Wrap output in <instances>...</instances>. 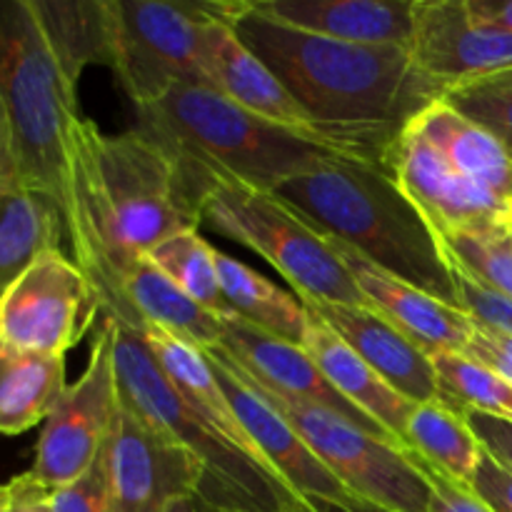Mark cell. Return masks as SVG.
I'll list each match as a JSON object with an SVG mask.
<instances>
[{"mask_svg":"<svg viewBox=\"0 0 512 512\" xmlns=\"http://www.w3.org/2000/svg\"><path fill=\"white\" fill-rule=\"evenodd\" d=\"M240 40L273 70L330 145L388 168L405 128L448 88L393 45L323 38L265 18L248 0L218 3Z\"/></svg>","mask_w":512,"mask_h":512,"instance_id":"cell-1","label":"cell"},{"mask_svg":"<svg viewBox=\"0 0 512 512\" xmlns=\"http://www.w3.org/2000/svg\"><path fill=\"white\" fill-rule=\"evenodd\" d=\"M198 225V198L158 140L138 125L108 135L85 118L75 123L65 233L103 318L115 320L123 310L120 283L135 260Z\"/></svg>","mask_w":512,"mask_h":512,"instance_id":"cell-2","label":"cell"},{"mask_svg":"<svg viewBox=\"0 0 512 512\" xmlns=\"http://www.w3.org/2000/svg\"><path fill=\"white\" fill-rule=\"evenodd\" d=\"M273 193L375 268L460 308L455 270L438 233L388 168L335 155L285 178Z\"/></svg>","mask_w":512,"mask_h":512,"instance_id":"cell-3","label":"cell"},{"mask_svg":"<svg viewBox=\"0 0 512 512\" xmlns=\"http://www.w3.org/2000/svg\"><path fill=\"white\" fill-rule=\"evenodd\" d=\"M108 320V318H105ZM120 400L200 463L195 503L218 512H298L305 503L268 460L238 448L180 393L138 330L110 320Z\"/></svg>","mask_w":512,"mask_h":512,"instance_id":"cell-4","label":"cell"},{"mask_svg":"<svg viewBox=\"0 0 512 512\" xmlns=\"http://www.w3.org/2000/svg\"><path fill=\"white\" fill-rule=\"evenodd\" d=\"M0 108L20 183L48 195L65 218L78 80L60 63L33 0H0Z\"/></svg>","mask_w":512,"mask_h":512,"instance_id":"cell-5","label":"cell"},{"mask_svg":"<svg viewBox=\"0 0 512 512\" xmlns=\"http://www.w3.org/2000/svg\"><path fill=\"white\" fill-rule=\"evenodd\" d=\"M175 160L200 203V223L263 255L293 285L303 303L368 305L333 240L273 190L208 163L180 155Z\"/></svg>","mask_w":512,"mask_h":512,"instance_id":"cell-6","label":"cell"},{"mask_svg":"<svg viewBox=\"0 0 512 512\" xmlns=\"http://www.w3.org/2000/svg\"><path fill=\"white\" fill-rule=\"evenodd\" d=\"M138 128L180 158L208 163L273 190L290 175L345 155L308 135L265 123L210 85H173L155 103L135 108Z\"/></svg>","mask_w":512,"mask_h":512,"instance_id":"cell-7","label":"cell"},{"mask_svg":"<svg viewBox=\"0 0 512 512\" xmlns=\"http://www.w3.org/2000/svg\"><path fill=\"white\" fill-rule=\"evenodd\" d=\"M215 0H108L110 65L135 108L155 103L173 85L205 78V33Z\"/></svg>","mask_w":512,"mask_h":512,"instance_id":"cell-8","label":"cell"},{"mask_svg":"<svg viewBox=\"0 0 512 512\" xmlns=\"http://www.w3.org/2000/svg\"><path fill=\"white\" fill-rule=\"evenodd\" d=\"M260 393L288 418L305 445L350 490V495L390 512H428V478L400 445L375 438L353 420L320 405L285 400L265 390Z\"/></svg>","mask_w":512,"mask_h":512,"instance_id":"cell-9","label":"cell"},{"mask_svg":"<svg viewBox=\"0 0 512 512\" xmlns=\"http://www.w3.org/2000/svg\"><path fill=\"white\" fill-rule=\"evenodd\" d=\"M120 408V388L113 360V328L103 318L88 368L78 383L68 385L53 413L45 418L35 445L30 473L50 490L78 480L103 453Z\"/></svg>","mask_w":512,"mask_h":512,"instance_id":"cell-10","label":"cell"},{"mask_svg":"<svg viewBox=\"0 0 512 512\" xmlns=\"http://www.w3.org/2000/svg\"><path fill=\"white\" fill-rule=\"evenodd\" d=\"M98 315L100 303L88 275L63 250H53L0 295V343L65 358Z\"/></svg>","mask_w":512,"mask_h":512,"instance_id":"cell-11","label":"cell"},{"mask_svg":"<svg viewBox=\"0 0 512 512\" xmlns=\"http://www.w3.org/2000/svg\"><path fill=\"white\" fill-rule=\"evenodd\" d=\"M113 512H168L173 503L195 498L203 470L183 448L155 430L120 400L105 443Z\"/></svg>","mask_w":512,"mask_h":512,"instance_id":"cell-12","label":"cell"},{"mask_svg":"<svg viewBox=\"0 0 512 512\" xmlns=\"http://www.w3.org/2000/svg\"><path fill=\"white\" fill-rule=\"evenodd\" d=\"M388 170L438 235L480 233L512 220L510 203L450 168L448 160L413 123L395 140L388 155Z\"/></svg>","mask_w":512,"mask_h":512,"instance_id":"cell-13","label":"cell"},{"mask_svg":"<svg viewBox=\"0 0 512 512\" xmlns=\"http://www.w3.org/2000/svg\"><path fill=\"white\" fill-rule=\"evenodd\" d=\"M208 360L215 370L220 388L240 425L258 448V453L278 470L280 478L308 505H350L358 500L350 490L320 463L318 455L305 445L298 430L283 413L250 383L243 370L220 348L208 350Z\"/></svg>","mask_w":512,"mask_h":512,"instance_id":"cell-14","label":"cell"},{"mask_svg":"<svg viewBox=\"0 0 512 512\" xmlns=\"http://www.w3.org/2000/svg\"><path fill=\"white\" fill-rule=\"evenodd\" d=\"M410 53L450 90L512 70V30L475 20L465 0H415Z\"/></svg>","mask_w":512,"mask_h":512,"instance_id":"cell-15","label":"cell"},{"mask_svg":"<svg viewBox=\"0 0 512 512\" xmlns=\"http://www.w3.org/2000/svg\"><path fill=\"white\" fill-rule=\"evenodd\" d=\"M218 348L223 353H228L235 360V365L260 390H265V393L278 395V398L285 400H298V403H313L320 405V408H328L333 413L343 415V418L353 420L355 425L368 430L375 438L395 443L378 423H373L363 410L348 403L328 383V378L320 373V368L315 365V360L310 358L303 345L273 338V335L238 320L235 315H225L223 338H220Z\"/></svg>","mask_w":512,"mask_h":512,"instance_id":"cell-16","label":"cell"},{"mask_svg":"<svg viewBox=\"0 0 512 512\" xmlns=\"http://www.w3.org/2000/svg\"><path fill=\"white\" fill-rule=\"evenodd\" d=\"M205 78L210 88L223 93L248 113L258 115L265 123L308 135L338 150L323 138L310 115L280 83L278 75L235 35L228 20L220 15L218 0H215V18L210 20L208 33H205Z\"/></svg>","mask_w":512,"mask_h":512,"instance_id":"cell-17","label":"cell"},{"mask_svg":"<svg viewBox=\"0 0 512 512\" xmlns=\"http://www.w3.org/2000/svg\"><path fill=\"white\" fill-rule=\"evenodd\" d=\"M333 245L358 283L365 303L378 310L385 320H390L423 353L433 358V355L468 350L475 333V320L463 308L443 303L425 290L393 278L338 240H333Z\"/></svg>","mask_w":512,"mask_h":512,"instance_id":"cell-18","label":"cell"},{"mask_svg":"<svg viewBox=\"0 0 512 512\" xmlns=\"http://www.w3.org/2000/svg\"><path fill=\"white\" fill-rule=\"evenodd\" d=\"M318 313L395 393L410 403H448L433 358L370 305L305 303Z\"/></svg>","mask_w":512,"mask_h":512,"instance_id":"cell-19","label":"cell"},{"mask_svg":"<svg viewBox=\"0 0 512 512\" xmlns=\"http://www.w3.org/2000/svg\"><path fill=\"white\" fill-rule=\"evenodd\" d=\"M290 28L358 45L413 48L415 0H250Z\"/></svg>","mask_w":512,"mask_h":512,"instance_id":"cell-20","label":"cell"},{"mask_svg":"<svg viewBox=\"0 0 512 512\" xmlns=\"http://www.w3.org/2000/svg\"><path fill=\"white\" fill-rule=\"evenodd\" d=\"M123 310L115 323L145 333L155 328L195 350L218 348L225 315L213 313L173 283L153 260H135L120 283ZM110 320V318H108Z\"/></svg>","mask_w":512,"mask_h":512,"instance_id":"cell-21","label":"cell"},{"mask_svg":"<svg viewBox=\"0 0 512 512\" xmlns=\"http://www.w3.org/2000/svg\"><path fill=\"white\" fill-rule=\"evenodd\" d=\"M305 310H308V325H305L303 348L315 360L320 373L348 403L363 410L405 450V425L415 403L395 393L318 313H313L308 305Z\"/></svg>","mask_w":512,"mask_h":512,"instance_id":"cell-22","label":"cell"},{"mask_svg":"<svg viewBox=\"0 0 512 512\" xmlns=\"http://www.w3.org/2000/svg\"><path fill=\"white\" fill-rule=\"evenodd\" d=\"M415 130L473 183L483 185L512 205V155L493 133L438 100L413 120Z\"/></svg>","mask_w":512,"mask_h":512,"instance_id":"cell-23","label":"cell"},{"mask_svg":"<svg viewBox=\"0 0 512 512\" xmlns=\"http://www.w3.org/2000/svg\"><path fill=\"white\" fill-rule=\"evenodd\" d=\"M65 218L48 195L30 188L0 193V295L38 258L63 250Z\"/></svg>","mask_w":512,"mask_h":512,"instance_id":"cell-24","label":"cell"},{"mask_svg":"<svg viewBox=\"0 0 512 512\" xmlns=\"http://www.w3.org/2000/svg\"><path fill=\"white\" fill-rule=\"evenodd\" d=\"M63 355H43L0 343V433L18 435L45 423L65 393Z\"/></svg>","mask_w":512,"mask_h":512,"instance_id":"cell-25","label":"cell"},{"mask_svg":"<svg viewBox=\"0 0 512 512\" xmlns=\"http://www.w3.org/2000/svg\"><path fill=\"white\" fill-rule=\"evenodd\" d=\"M218 278L228 315H235L238 320L273 335V338L303 345L308 310L298 295L278 288L273 280L255 273L253 268L220 253V250Z\"/></svg>","mask_w":512,"mask_h":512,"instance_id":"cell-26","label":"cell"},{"mask_svg":"<svg viewBox=\"0 0 512 512\" xmlns=\"http://www.w3.org/2000/svg\"><path fill=\"white\" fill-rule=\"evenodd\" d=\"M405 453L458 483L470 485L483 458V445L468 425L465 410L448 403H420L405 425Z\"/></svg>","mask_w":512,"mask_h":512,"instance_id":"cell-27","label":"cell"},{"mask_svg":"<svg viewBox=\"0 0 512 512\" xmlns=\"http://www.w3.org/2000/svg\"><path fill=\"white\" fill-rule=\"evenodd\" d=\"M38 18L75 80L88 65H110V20L108 0H33Z\"/></svg>","mask_w":512,"mask_h":512,"instance_id":"cell-28","label":"cell"},{"mask_svg":"<svg viewBox=\"0 0 512 512\" xmlns=\"http://www.w3.org/2000/svg\"><path fill=\"white\" fill-rule=\"evenodd\" d=\"M148 258L190 298L198 300L213 313L228 315L223 305V293H220L218 250L205 243L198 228L183 230V233L163 240L158 248L150 250Z\"/></svg>","mask_w":512,"mask_h":512,"instance_id":"cell-29","label":"cell"},{"mask_svg":"<svg viewBox=\"0 0 512 512\" xmlns=\"http://www.w3.org/2000/svg\"><path fill=\"white\" fill-rule=\"evenodd\" d=\"M440 385L460 410H478L512 423V383L463 353L433 355Z\"/></svg>","mask_w":512,"mask_h":512,"instance_id":"cell-30","label":"cell"},{"mask_svg":"<svg viewBox=\"0 0 512 512\" xmlns=\"http://www.w3.org/2000/svg\"><path fill=\"white\" fill-rule=\"evenodd\" d=\"M438 238L455 270L512 303V238L508 225L480 233H443Z\"/></svg>","mask_w":512,"mask_h":512,"instance_id":"cell-31","label":"cell"},{"mask_svg":"<svg viewBox=\"0 0 512 512\" xmlns=\"http://www.w3.org/2000/svg\"><path fill=\"white\" fill-rule=\"evenodd\" d=\"M443 100L480 128L493 133L512 155V85L478 80V83L450 88Z\"/></svg>","mask_w":512,"mask_h":512,"instance_id":"cell-32","label":"cell"},{"mask_svg":"<svg viewBox=\"0 0 512 512\" xmlns=\"http://www.w3.org/2000/svg\"><path fill=\"white\" fill-rule=\"evenodd\" d=\"M53 512H113L105 448L78 480L53 490Z\"/></svg>","mask_w":512,"mask_h":512,"instance_id":"cell-33","label":"cell"},{"mask_svg":"<svg viewBox=\"0 0 512 512\" xmlns=\"http://www.w3.org/2000/svg\"><path fill=\"white\" fill-rule=\"evenodd\" d=\"M455 270V268H453ZM455 283H458V303L470 318L483 328L495 333L510 335L512 338V303L500 298L493 290H485L465 273L455 270Z\"/></svg>","mask_w":512,"mask_h":512,"instance_id":"cell-34","label":"cell"},{"mask_svg":"<svg viewBox=\"0 0 512 512\" xmlns=\"http://www.w3.org/2000/svg\"><path fill=\"white\" fill-rule=\"evenodd\" d=\"M410 458H413V463L423 470V475L430 483L428 512H493L478 495H475V490L470 488V485L458 483V480L438 473V470L425 465L423 460L415 458V455H410Z\"/></svg>","mask_w":512,"mask_h":512,"instance_id":"cell-35","label":"cell"},{"mask_svg":"<svg viewBox=\"0 0 512 512\" xmlns=\"http://www.w3.org/2000/svg\"><path fill=\"white\" fill-rule=\"evenodd\" d=\"M470 488L493 512H512V470L483 450Z\"/></svg>","mask_w":512,"mask_h":512,"instance_id":"cell-36","label":"cell"},{"mask_svg":"<svg viewBox=\"0 0 512 512\" xmlns=\"http://www.w3.org/2000/svg\"><path fill=\"white\" fill-rule=\"evenodd\" d=\"M463 355L473 358L475 363L488 365L490 370L500 373L512 383V338L510 335L495 333V330L483 328L475 323L473 340Z\"/></svg>","mask_w":512,"mask_h":512,"instance_id":"cell-37","label":"cell"},{"mask_svg":"<svg viewBox=\"0 0 512 512\" xmlns=\"http://www.w3.org/2000/svg\"><path fill=\"white\" fill-rule=\"evenodd\" d=\"M465 418H468V425L473 428L483 450H488L495 460H500L505 468L512 470V423L478 413V410H465Z\"/></svg>","mask_w":512,"mask_h":512,"instance_id":"cell-38","label":"cell"},{"mask_svg":"<svg viewBox=\"0 0 512 512\" xmlns=\"http://www.w3.org/2000/svg\"><path fill=\"white\" fill-rule=\"evenodd\" d=\"M5 485H8V512H53V490L45 488L30 470Z\"/></svg>","mask_w":512,"mask_h":512,"instance_id":"cell-39","label":"cell"},{"mask_svg":"<svg viewBox=\"0 0 512 512\" xmlns=\"http://www.w3.org/2000/svg\"><path fill=\"white\" fill-rule=\"evenodd\" d=\"M23 188L18 173V163H15L13 140H10L8 120H5L3 108H0V193H10V190Z\"/></svg>","mask_w":512,"mask_h":512,"instance_id":"cell-40","label":"cell"},{"mask_svg":"<svg viewBox=\"0 0 512 512\" xmlns=\"http://www.w3.org/2000/svg\"><path fill=\"white\" fill-rule=\"evenodd\" d=\"M475 20L512 30V0H465Z\"/></svg>","mask_w":512,"mask_h":512,"instance_id":"cell-41","label":"cell"},{"mask_svg":"<svg viewBox=\"0 0 512 512\" xmlns=\"http://www.w3.org/2000/svg\"><path fill=\"white\" fill-rule=\"evenodd\" d=\"M315 512H390L385 508H378V505H370L363 503V500H353L350 505H328V503H320L313 505Z\"/></svg>","mask_w":512,"mask_h":512,"instance_id":"cell-42","label":"cell"},{"mask_svg":"<svg viewBox=\"0 0 512 512\" xmlns=\"http://www.w3.org/2000/svg\"><path fill=\"white\" fill-rule=\"evenodd\" d=\"M168 512H195V500L193 498L178 500V503L170 505Z\"/></svg>","mask_w":512,"mask_h":512,"instance_id":"cell-43","label":"cell"},{"mask_svg":"<svg viewBox=\"0 0 512 512\" xmlns=\"http://www.w3.org/2000/svg\"><path fill=\"white\" fill-rule=\"evenodd\" d=\"M0 512H8V485H0Z\"/></svg>","mask_w":512,"mask_h":512,"instance_id":"cell-44","label":"cell"},{"mask_svg":"<svg viewBox=\"0 0 512 512\" xmlns=\"http://www.w3.org/2000/svg\"><path fill=\"white\" fill-rule=\"evenodd\" d=\"M490 83H503V85H512V70H508V73L503 75H495V78H488Z\"/></svg>","mask_w":512,"mask_h":512,"instance_id":"cell-45","label":"cell"},{"mask_svg":"<svg viewBox=\"0 0 512 512\" xmlns=\"http://www.w3.org/2000/svg\"><path fill=\"white\" fill-rule=\"evenodd\" d=\"M195 512H218V510H213V508H205V505L195 503ZM298 512H315V510H313V508H308V510H298Z\"/></svg>","mask_w":512,"mask_h":512,"instance_id":"cell-46","label":"cell"},{"mask_svg":"<svg viewBox=\"0 0 512 512\" xmlns=\"http://www.w3.org/2000/svg\"><path fill=\"white\" fill-rule=\"evenodd\" d=\"M508 233H510V238H512V220L508 223Z\"/></svg>","mask_w":512,"mask_h":512,"instance_id":"cell-47","label":"cell"}]
</instances>
